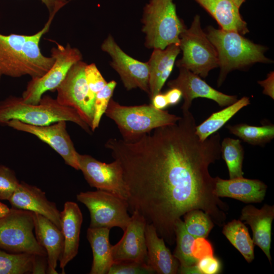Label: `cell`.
Masks as SVG:
<instances>
[{
    "label": "cell",
    "mask_w": 274,
    "mask_h": 274,
    "mask_svg": "<svg viewBox=\"0 0 274 274\" xmlns=\"http://www.w3.org/2000/svg\"><path fill=\"white\" fill-rule=\"evenodd\" d=\"M11 209L7 206L0 202V218L6 216L10 211Z\"/></svg>",
    "instance_id": "f6af8a7d"
},
{
    "label": "cell",
    "mask_w": 274,
    "mask_h": 274,
    "mask_svg": "<svg viewBox=\"0 0 274 274\" xmlns=\"http://www.w3.org/2000/svg\"><path fill=\"white\" fill-rule=\"evenodd\" d=\"M85 74L89 90V101L94 108L96 94L104 88L107 82L95 63L87 64L85 69Z\"/></svg>",
    "instance_id": "e575fe53"
},
{
    "label": "cell",
    "mask_w": 274,
    "mask_h": 274,
    "mask_svg": "<svg viewBox=\"0 0 274 274\" xmlns=\"http://www.w3.org/2000/svg\"><path fill=\"white\" fill-rule=\"evenodd\" d=\"M47 8L49 17H55L56 13L68 2L67 0H40Z\"/></svg>",
    "instance_id": "ab89813d"
},
{
    "label": "cell",
    "mask_w": 274,
    "mask_h": 274,
    "mask_svg": "<svg viewBox=\"0 0 274 274\" xmlns=\"http://www.w3.org/2000/svg\"><path fill=\"white\" fill-rule=\"evenodd\" d=\"M151 104L154 107L158 110H163L169 106L165 94L161 92L155 95L151 98Z\"/></svg>",
    "instance_id": "ee69618b"
},
{
    "label": "cell",
    "mask_w": 274,
    "mask_h": 274,
    "mask_svg": "<svg viewBox=\"0 0 274 274\" xmlns=\"http://www.w3.org/2000/svg\"><path fill=\"white\" fill-rule=\"evenodd\" d=\"M8 200L12 208L40 214L61 229L60 212L55 203L49 201L39 187L21 182Z\"/></svg>",
    "instance_id": "2e32d148"
},
{
    "label": "cell",
    "mask_w": 274,
    "mask_h": 274,
    "mask_svg": "<svg viewBox=\"0 0 274 274\" xmlns=\"http://www.w3.org/2000/svg\"><path fill=\"white\" fill-rule=\"evenodd\" d=\"M79 170L88 184L97 190L111 193L127 200L129 192L119 163L114 160L110 163L99 161L92 156L78 153Z\"/></svg>",
    "instance_id": "30bf717a"
},
{
    "label": "cell",
    "mask_w": 274,
    "mask_h": 274,
    "mask_svg": "<svg viewBox=\"0 0 274 274\" xmlns=\"http://www.w3.org/2000/svg\"><path fill=\"white\" fill-rule=\"evenodd\" d=\"M221 153L228 168L230 179L242 177L244 150L239 139L225 138L220 146Z\"/></svg>",
    "instance_id": "f546056e"
},
{
    "label": "cell",
    "mask_w": 274,
    "mask_h": 274,
    "mask_svg": "<svg viewBox=\"0 0 274 274\" xmlns=\"http://www.w3.org/2000/svg\"><path fill=\"white\" fill-rule=\"evenodd\" d=\"M222 233L248 263L254 259V244L248 228L240 220L234 219L223 226Z\"/></svg>",
    "instance_id": "83f0119b"
},
{
    "label": "cell",
    "mask_w": 274,
    "mask_h": 274,
    "mask_svg": "<svg viewBox=\"0 0 274 274\" xmlns=\"http://www.w3.org/2000/svg\"><path fill=\"white\" fill-rule=\"evenodd\" d=\"M176 246L173 255L178 260L181 267L195 265L198 260L192 253V246L195 237L186 230L183 221L180 219L175 224Z\"/></svg>",
    "instance_id": "4dcf8cb0"
},
{
    "label": "cell",
    "mask_w": 274,
    "mask_h": 274,
    "mask_svg": "<svg viewBox=\"0 0 274 274\" xmlns=\"http://www.w3.org/2000/svg\"><path fill=\"white\" fill-rule=\"evenodd\" d=\"M76 197L89 211V227H118L124 231L129 223L131 216L128 214V202L125 199L100 190L81 192Z\"/></svg>",
    "instance_id": "ba28073f"
},
{
    "label": "cell",
    "mask_w": 274,
    "mask_h": 274,
    "mask_svg": "<svg viewBox=\"0 0 274 274\" xmlns=\"http://www.w3.org/2000/svg\"><path fill=\"white\" fill-rule=\"evenodd\" d=\"M20 182L15 172L8 167L0 165V199L8 200Z\"/></svg>",
    "instance_id": "8d00e7d4"
},
{
    "label": "cell",
    "mask_w": 274,
    "mask_h": 274,
    "mask_svg": "<svg viewBox=\"0 0 274 274\" xmlns=\"http://www.w3.org/2000/svg\"><path fill=\"white\" fill-rule=\"evenodd\" d=\"M191 250L192 255L198 260L207 256L214 255L212 245L206 238H195Z\"/></svg>",
    "instance_id": "f35d334b"
},
{
    "label": "cell",
    "mask_w": 274,
    "mask_h": 274,
    "mask_svg": "<svg viewBox=\"0 0 274 274\" xmlns=\"http://www.w3.org/2000/svg\"><path fill=\"white\" fill-rule=\"evenodd\" d=\"M117 125L125 141H135L153 129L176 123L181 117L156 109L152 104L127 106L111 99L105 112Z\"/></svg>",
    "instance_id": "277c9868"
},
{
    "label": "cell",
    "mask_w": 274,
    "mask_h": 274,
    "mask_svg": "<svg viewBox=\"0 0 274 274\" xmlns=\"http://www.w3.org/2000/svg\"><path fill=\"white\" fill-rule=\"evenodd\" d=\"M267 188L264 183L257 179L242 177L225 180L215 177V193L218 197H229L246 203L261 202Z\"/></svg>",
    "instance_id": "d6986e66"
},
{
    "label": "cell",
    "mask_w": 274,
    "mask_h": 274,
    "mask_svg": "<svg viewBox=\"0 0 274 274\" xmlns=\"http://www.w3.org/2000/svg\"><path fill=\"white\" fill-rule=\"evenodd\" d=\"M273 219L274 206L265 204L260 209L252 204L245 206L241 211L239 219L251 227L254 245L262 250L270 264H271L270 249Z\"/></svg>",
    "instance_id": "ac0fdd59"
},
{
    "label": "cell",
    "mask_w": 274,
    "mask_h": 274,
    "mask_svg": "<svg viewBox=\"0 0 274 274\" xmlns=\"http://www.w3.org/2000/svg\"><path fill=\"white\" fill-rule=\"evenodd\" d=\"M36 255L0 250V274L32 273Z\"/></svg>",
    "instance_id": "1f68e13d"
},
{
    "label": "cell",
    "mask_w": 274,
    "mask_h": 274,
    "mask_svg": "<svg viewBox=\"0 0 274 274\" xmlns=\"http://www.w3.org/2000/svg\"><path fill=\"white\" fill-rule=\"evenodd\" d=\"M117 83L111 81L96 95L94 104V114L91 129L94 131L99 126L101 118L105 113L110 100L113 94Z\"/></svg>",
    "instance_id": "836d02e7"
},
{
    "label": "cell",
    "mask_w": 274,
    "mask_h": 274,
    "mask_svg": "<svg viewBox=\"0 0 274 274\" xmlns=\"http://www.w3.org/2000/svg\"><path fill=\"white\" fill-rule=\"evenodd\" d=\"M167 86L181 91L184 99L181 107L182 112L189 111L192 100L197 97L212 99L221 107L228 106L237 100V96L227 95L216 90L198 75L182 67L179 68L177 78L169 81Z\"/></svg>",
    "instance_id": "5bb4252c"
},
{
    "label": "cell",
    "mask_w": 274,
    "mask_h": 274,
    "mask_svg": "<svg viewBox=\"0 0 274 274\" xmlns=\"http://www.w3.org/2000/svg\"><path fill=\"white\" fill-rule=\"evenodd\" d=\"M226 128L231 133L252 145H264L274 138V125L271 124L254 126L239 123L227 125Z\"/></svg>",
    "instance_id": "f1b7e54d"
},
{
    "label": "cell",
    "mask_w": 274,
    "mask_h": 274,
    "mask_svg": "<svg viewBox=\"0 0 274 274\" xmlns=\"http://www.w3.org/2000/svg\"><path fill=\"white\" fill-rule=\"evenodd\" d=\"M110 230V228L105 227H89L87 229V238L93 254L90 274H108L113 263Z\"/></svg>",
    "instance_id": "d4e9b609"
},
{
    "label": "cell",
    "mask_w": 274,
    "mask_h": 274,
    "mask_svg": "<svg viewBox=\"0 0 274 274\" xmlns=\"http://www.w3.org/2000/svg\"><path fill=\"white\" fill-rule=\"evenodd\" d=\"M5 126L35 135L59 154L65 164L79 170L78 152L66 130L65 121H59L48 125L35 126L12 120L7 122Z\"/></svg>",
    "instance_id": "7c38bea8"
},
{
    "label": "cell",
    "mask_w": 274,
    "mask_h": 274,
    "mask_svg": "<svg viewBox=\"0 0 274 274\" xmlns=\"http://www.w3.org/2000/svg\"><path fill=\"white\" fill-rule=\"evenodd\" d=\"M131 214L122 237L112 247L113 263L122 261L147 263L145 228L147 223L138 211H134Z\"/></svg>",
    "instance_id": "9a60e30c"
},
{
    "label": "cell",
    "mask_w": 274,
    "mask_h": 274,
    "mask_svg": "<svg viewBox=\"0 0 274 274\" xmlns=\"http://www.w3.org/2000/svg\"><path fill=\"white\" fill-rule=\"evenodd\" d=\"M48 267L47 257L36 255L32 273H46Z\"/></svg>",
    "instance_id": "b9f144b4"
},
{
    "label": "cell",
    "mask_w": 274,
    "mask_h": 274,
    "mask_svg": "<svg viewBox=\"0 0 274 274\" xmlns=\"http://www.w3.org/2000/svg\"><path fill=\"white\" fill-rule=\"evenodd\" d=\"M233 2L239 8L242 5V4L245 1V0H232Z\"/></svg>",
    "instance_id": "bcb514c9"
},
{
    "label": "cell",
    "mask_w": 274,
    "mask_h": 274,
    "mask_svg": "<svg viewBox=\"0 0 274 274\" xmlns=\"http://www.w3.org/2000/svg\"><path fill=\"white\" fill-rule=\"evenodd\" d=\"M180 45L172 44L164 49H154L147 62L149 71V95L151 98L160 93L170 75L178 55Z\"/></svg>",
    "instance_id": "7402d4cb"
},
{
    "label": "cell",
    "mask_w": 274,
    "mask_h": 274,
    "mask_svg": "<svg viewBox=\"0 0 274 274\" xmlns=\"http://www.w3.org/2000/svg\"><path fill=\"white\" fill-rule=\"evenodd\" d=\"M61 213V230L63 247L59 260L60 268H64L77 255L83 215L78 205L73 201L65 202Z\"/></svg>",
    "instance_id": "ffe728a7"
},
{
    "label": "cell",
    "mask_w": 274,
    "mask_h": 274,
    "mask_svg": "<svg viewBox=\"0 0 274 274\" xmlns=\"http://www.w3.org/2000/svg\"><path fill=\"white\" fill-rule=\"evenodd\" d=\"M111 58L110 64L119 74L127 90L139 88L149 94V71L147 62L138 60L125 53L109 35L101 45Z\"/></svg>",
    "instance_id": "4fadbf2b"
},
{
    "label": "cell",
    "mask_w": 274,
    "mask_h": 274,
    "mask_svg": "<svg viewBox=\"0 0 274 274\" xmlns=\"http://www.w3.org/2000/svg\"><path fill=\"white\" fill-rule=\"evenodd\" d=\"M35 236L39 244L46 250L48 267L47 273H58L57 262L63 247L62 231L46 217L33 212Z\"/></svg>",
    "instance_id": "44dd1931"
},
{
    "label": "cell",
    "mask_w": 274,
    "mask_h": 274,
    "mask_svg": "<svg viewBox=\"0 0 274 274\" xmlns=\"http://www.w3.org/2000/svg\"><path fill=\"white\" fill-rule=\"evenodd\" d=\"M206 35L218 54L220 72L218 85L220 86L231 71L241 69L257 62L269 63L266 57L267 48L254 43L237 32L209 26Z\"/></svg>",
    "instance_id": "3957f363"
},
{
    "label": "cell",
    "mask_w": 274,
    "mask_h": 274,
    "mask_svg": "<svg viewBox=\"0 0 274 274\" xmlns=\"http://www.w3.org/2000/svg\"><path fill=\"white\" fill-rule=\"evenodd\" d=\"M33 212L11 208L0 218V249L13 253H26L47 257L46 250L33 233Z\"/></svg>",
    "instance_id": "52a82bcc"
},
{
    "label": "cell",
    "mask_w": 274,
    "mask_h": 274,
    "mask_svg": "<svg viewBox=\"0 0 274 274\" xmlns=\"http://www.w3.org/2000/svg\"><path fill=\"white\" fill-rule=\"evenodd\" d=\"M186 231L196 238H207L214 226V223L206 213L201 210H193L184 216Z\"/></svg>",
    "instance_id": "d6a6232c"
},
{
    "label": "cell",
    "mask_w": 274,
    "mask_h": 274,
    "mask_svg": "<svg viewBox=\"0 0 274 274\" xmlns=\"http://www.w3.org/2000/svg\"><path fill=\"white\" fill-rule=\"evenodd\" d=\"M145 238L147 250V263L158 274L178 273L180 263L166 247L154 226L147 223Z\"/></svg>",
    "instance_id": "603a6c76"
},
{
    "label": "cell",
    "mask_w": 274,
    "mask_h": 274,
    "mask_svg": "<svg viewBox=\"0 0 274 274\" xmlns=\"http://www.w3.org/2000/svg\"><path fill=\"white\" fill-rule=\"evenodd\" d=\"M190 111L175 124L153 129L131 142L111 138L105 144L121 166L131 214L138 211L172 245L175 224L186 213L201 210L222 226L228 205L215 193L209 167L220 157V134L204 141L195 133Z\"/></svg>",
    "instance_id": "6da1fadb"
},
{
    "label": "cell",
    "mask_w": 274,
    "mask_h": 274,
    "mask_svg": "<svg viewBox=\"0 0 274 274\" xmlns=\"http://www.w3.org/2000/svg\"><path fill=\"white\" fill-rule=\"evenodd\" d=\"M86 65L81 60L71 66L56 89V99L61 105L75 109L90 128L94 108L89 101V90L85 74Z\"/></svg>",
    "instance_id": "8fae6325"
},
{
    "label": "cell",
    "mask_w": 274,
    "mask_h": 274,
    "mask_svg": "<svg viewBox=\"0 0 274 274\" xmlns=\"http://www.w3.org/2000/svg\"><path fill=\"white\" fill-rule=\"evenodd\" d=\"M250 104L249 98L244 96L222 110L213 113L203 122L196 125V134L201 141L206 140L220 129L240 110Z\"/></svg>",
    "instance_id": "4316f807"
},
{
    "label": "cell",
    "mask_w": 274,
    "mask_h": 274,
    "mask_svg": "<svg viewBox=\"0 0 274 274\" xmlns=\"http://www.w3.org/2000/svg\"><path fill=\"white\" fill-rule=\"evenodd\" d=\"M169 106L178 104L182 97L181 91L176 88H170L164 93Z\"/></svg>",
    "instance_id": "7bdbcfd3"
},
{
    "label": "cell",
    "mask_w": 274,
    "mask_h": 274,
    "mask_svg": "<svg viewBox=\"0 0 274 274\" xmlns=\"http://www.w3.org/2000/svg\"><path fill=\"white\" fill-rule=\"evenodd\" d=\"M154 270L146 263L122 261L113 263L108 274H152Z\"/></svg>",
    "instance_id": "d590c367"
},
{
    "label": "cell",
    "mask_w": 274,
    "mask_h": 274,
    "mask_svg": "<svg viewBox=\"0 0 274 274\" xmlns=\"http://www.w3.org/2000/svg\"><path fill=\"white\" fill-rule=\"evenodd\" d=\"M218 22L221 28L241 35L249 32L247 24L241 16L239 8L232 0H194Z\"/></svg>",
    "instance_id": "cb8c5ba5"
},
{
    "label": "cell",
    "mask_w": 274,
    "mask_h": 274,
    "mask_svg": "<svg viewBox=\"0 0 274 274\" xmlns=\"http://www.w3.org/2000/svg\"><path fill=\"white\" fill-rule=\"evenodd\" d=\"M258 84L263 88V93L269 96L271 98H274V73L271 72L267 75L266 79L262 81H259Z\"/></svg>",
    "instance_id": "60d3db41"
},
{
    "label": "cell",
    "mask_w": 274,
    "mask_h": 274,
    "mask_svg": "<svg viewBox=\"0 0 274 274\" xmlns=\"http://www.w3.org/2000/svg\"><path fill=\"white\" fill-rule=\"evenodd\" d=\"M29 35L0 33V81L3 76L19 78L33 75L24 61L22 48Z\"/></svg>",
    "instance_id": "e0dca14e"
},
{
    "label": "cell",
    "mask_w": 274,
    "mask_h": 274,
    "mask_svg": "<svg viewBox=\"0 0 274 274\" xmlns=\"http://www.w3.org/2000/svg\"><path fill=\"white\" fill-rule=\"evenodd\" d=\"M196 266L199 274H218L222 270L220 260L214 255L207 256L199 260Z\"/></svg>",
    "instance_id": "74e56055"
},
{
    "label": "cell",
    "mask_w": 274,
    "mask_h": 274,
    "mask_svg": "<svg viewBox=\"0 0 274 274\" xmlns=\"http://www.w3.org/2000/svg\"><path fill=\"white\" fill-rule=\"evenodd\" d=\"M16 120L35 125L44 126L63 120L76 123L88 133L91 130L77 111L62 106L49 95H43L38 104L25 103L22 97L10 96L0 101V125Z\"/></svg>",
    "instance_id": "7a4b0ae2"
},
{
    "label": "cell",
    "mask_w": 274,
    "mask_h": 274,
    "mask_svg": "<svg viewBox=\"0 0 274 274\" xmlns=\"http://www.w3.org/2000/svg\"><path fill=\"white\" fill-rule=\"evenodd\" d=\"M56 44V47L51 50V56L55 60L53 66L43 76L31 79L28 82L22 94L25 103L38 104L44 94L56 89L71 66L82 60V54L78 48L69 44L65 46Z\"/></svg>",
    "instance_id": "9c48e42d"
},
{
    "label": "cell",
    "mask_w": 274,
    "mask_h": 274,
    "mask_svg": "<svg viewBox=\"0 0 274 274\" xmlns=\"http://www.w3.org/2000/svg\"><path fill=\"white\" fill-rule=\"evenodd\" d=\"M180 48L183 55L176 62L179 68L206 78L211 70L218 66L217 51L202 30L198 15L194 17L190 27L180 34Z\"/></svg>",
    "instance_id": "8992f818"
},
{
    "label": "cell",
    "mask_w": 274,
    "mask_h": 274,
    "mask_svg": "<svg viewBox=\"0 0 274 274\" xmlns=\"http://www.w3.org/2000/svg\"><path fill=\"white\" fill-rule=\"evenodd\" d=\"M142 22L145 45L149 49L180 45V35L186 28L177 15L173 0H150L144 8Z\"/></svg>",
    "instance_id": "5b68a950"
},
{
    "label": "cell",
    "mask_w": 274,
    "mask_h": 274,
    "mask_svg": "<svg viewBox=\"0 0 274 274\" xmlns=\"http://www.w3.org/2000/svg\"><path fill=\"white\" fill-rule=\"evenodd\" d=\"M54 18V16L49 17L43 28L37 33L29 35L22 46L23 59L33 75L31 79L43 76L54 63L53 57H47L42 54L39 46L42 37L48 31Z\"/></svg>",
    "instance_id": "484cf974"
}]
</instances>
